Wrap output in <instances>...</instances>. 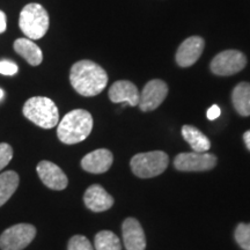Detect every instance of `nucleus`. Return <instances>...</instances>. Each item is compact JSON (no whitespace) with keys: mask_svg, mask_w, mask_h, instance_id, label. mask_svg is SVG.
Instances as JSON below:
<instances>
[{"mask_svg":"<svg viewBox=\"0 0 250 250\" xmlns=\"http://www.w3.org/2000/svg\"><path fill=\"white\" fill-rule=\"evenodd\" d=\"M169 164L167 153L153 151L139 153L131 159V170L140 179H151L164 173Z\"/></svg>","mask_w":250,"mask_h":250,"instance_id":"nucleus-5","label":"nucleus"},{"mask_svg":"<svg viewBox=\"0 0 250 250\" xmlns=\"http://www.w3.org/2000/svg\"><path fill=\"white\" fill-rule=\"evenodd\" d=\"M95 250H122L121 240L110 230H101L95 235Z\"/></svg>","mask_w":250,"mask_h":250,"instance_id":"nucleus-20","label":"nucleus"},{"mask_svg":"<svg viewBox=\"0 0 250 250\" xmlns=\"http://www.w3.org/2000/svg\"><path fill=\"white\" fill-rule=\"evenodd\" d=\"M70 81L77 93L90 98L99 95L108 83V74L100 65L92 61H80L70 71Z\"/></svg>","mask_w":250,"mask_h":250,"instance_id":"nucleus-1","label":"nucleus"},{"mask_svg":"<svg viewBox=\"0 0 250 250\" xmlns=\"http://www.w3.org/2000/svg\"><path fill=\"white\" fill-rule=\"evenodd\" d=\"M19 183H20V177L15 171L8 170L0 174V206L4 205L13 196V193L17 191Z\"/></svg>","mask_w":250,"mask_h":250,"instance_id":"nucleus-19","label":"nucleus"},{"mask_svg":"<svg viewBox=\"0 0 250 250\" xmlns=\"http://www.w3.org/2000/svg\"><path fill=\"white\" fill-rule=\"evenodd\" d=\"M235 240L243 250H250V224H239L235 229Z\"/></svg>","mask_w":250,"mask_h":250,"instance_id":"nucleus-21","label":"nucleus"},{"mask_svg":"<svg viewBox=\"0 0 250 250\" xmlns=\"http://www.w3.org/2000/svg\"><path fill=\"white\" fill-rule=\"evenodd\" d=\"M7 28V19L6 14L2 11H0V34H2Z\"/></svg>","mask_w":250,"mask_h":250,"instance_id":"nucleus-26","label":"nucleus"},{"mask_svg":"<svg viewBox=\"0 0 250 250\" xmlns=\"http://www.w3.org/2000/svg\"><path fill=\"white\" fill-rule=\"evenodd\" d=\"M243 140H245L247 148L250 151V130H248L247 132H245V134H243Z\"/></svg>","mask_w":250,"mask_h":250,"instance_id":"nucleus-27","label":"nucleus"},{"mask_svg":"<svg viewBox=\"0 0 250 250\" xmlns=\"http://www.w3.org/2000/svg\"><path fill=\"white\" fill-rule=\"evenodd\" d=\"M2 98H4V90L0 88V100H1Z\"/></svg>","mask_w":250,"mask_h":250,"instance_id":"nucleus-28","label":"nucleus"},{"mask_svg":"<svg viewBox=\"0 0 250 250\" xmlns=\"http://www.w3.org/2000/svg\"><path fill=\"white\" fill-rule=\"evenodd\" d=\"M67 250H94L92 243L86 236L74 235L68 241Z\"/></svg>","mask_w":250,"mask_h":250,"instance_id":"nucleus-22","label":"nucleus"},{"mask_svg":"<svg viewBox=\"0 0 250 250\" xmlns=\"http://www.w3.org/2000/svg\"><path fill=\"white\" fill-rule=\"evenodd\" d=\"M109 99L114 103H126L131 107L139 104L140 93L137 86L131 81L118 80L109 89Z\"/></svg>","mask_w":250,"mask_h":250,"instance_id":"nucleus-13","label":"nucleus"},{"mask_svg":"<svg viewBox=\"0 0 250 250\" xmlns=\"http://www.w3.org/2000/svg\"><path fill=\"white\" fill-rule=\"evenodd\" d=\"M123 242L126 250H145L146 237L142 225L134 218L125 219L122 225Z\"/></svg>","mask_w":250,"mask_h":250,"instance_id":"nucleus-12","label":"nucleus"},{"mask_svg":"<svg viewBox=\"0 0 250 250\" xmlns=\"http://www.w3.org/2000/svg\"><path fill=\"white\" fill-rule=\"evenodd\" d=\"M36 228L30 224H18L0 235L1 250H23L35 239Z\"/></svg>","mask_w":250,"mask_h":250,"instance_id":"nucleus-6","label":"nucleus"},{"mask_svg":"<svg viewBox=\"0 0 250 250\" xmlns=\"http://www.w3.org/2000/svg\"><path fill=\"white\" fill-rule=\"evenodd\" d=\"M182 136L184 140L191 146L193 152L205 153L211 148L210 139L192 125H184L182 127Z\"/></svg>","mask_w":250,"mask_h":250,"instance_id":"nucleus-17","label":"nucleus"},{"mask_svg":"<svg viewBox=\"0 0 250 250\" xmlns=\"http://www.w3.org/2000/svg\"><path fill=\"white\" fill-rule=\"evenodd\" d=\"M168 95V86L165 81L154 79L148 81L140 94L139 108L142 111H153L160 107Z\"/></svg>","mask_w":250,"mask_h":250,"instance_id":"nucleus-9","label":"nucleus"},{"mask_svg":"<svg viewBox=\"0 0 250 250\" xmlns=\"http://www.w3.org/2000/svg\"><path fill=\"white\" fill-rule=\"evenodd\" d=\"M247 65V58L241 51L225 50L218 54L211 62V71L215 76L228 77L239 73Z\"/></svg>","mask_w":250,"mask_h":250,"instance_id":"nucleus-7","label":"nucleus"},{"mask_svg":"<svg viewBox=\"0 0 250 250\" xmlns=\"http://www.w3.org/2000/svg\"><path fill=\"white\" fill-rule=\"evenodd\" d=\"M217 165V158L210 153H181L176 155L174 166L181 171H205L213 169Z\"/></svg>","mask_w":250,"mask_h":250,"instance_id":"nucleus-8","label":"nucleus"},{"mask_svg":"<svg viewBox=\"0 0 250 250\" xmlns=\"http://www.w3.org/2000/svg\"><path fill=\"white\" fill-rule=\"evenodd\" d=\"M114 162V155L109 149L100 148L88 153L81 160L83 170L92 174H103L109 170Z\"/></svg>","mask_w":250,"mask_h":250,"instance_id":"nucleus-14","label":"nucleus"},{"mask_svg":"<svg viewBox=\"0 0 250 250\" xmlns=\"http://www.w3.org/2000/svg\"><path fill=\"white\" fill-rule=\"evenodd\" d=\"M13 158V148L6 143H0V170H2Z\"/></svg>","mask_w":250,"mask_h":250,"instance_id":"nucleus-23","label":"nucleus"},{"mask_svg":"<svg viewBox=\"0 0 250 250\" xmlns=\"http://www.w3.org/2000/svg\"><path fill=\"white\" fill-rule=\"evenodd\" d=\"M41 181L52 190H64L67 187L68 180L61 168L52 162L43 160L36 167Z\"/></svg>","mask_w":250,"mask_h":250,"instance_id":"nucleus-11","label":"nucleus"},{"mask_svg":"<svg viewBox=\"0 0 250 250\" xmlns=\"http://www.w3.org/2000/svg\"><path fill=\"white\" fill-rule=\"evenodd\" d=\"M205 41L199 36L187 39L176 51V62L181 67L192 66L204 51Z\"/></svg>","mask_w":250,"mask_h":250,"instance_id":"nucleus-10","label":"nucleus"},{"mask_svg":"<svg viewBox=\"0 0 250 250\" xmlns=\"http://www.w3.org/2000/svg\"><path fill=\"white\" fill-rule=\"evenodd\" d=\"M93 130V117L87 110L76 109L67 112L58 123L57 136L66 145L83 142Z\"/></svg>","mask_w":250,"mask_h":250,"instance_id":"nucleus-2","label":"nucleus"},{"mask_svg":"<svg viewBox=\"0 0 250 250\" xmlns=\"http://www.w3.org/2000/svg\"><path fill=\"white\" fill-rule=\"evenodd\" d=\"M49 23L46 9L36 2L24 6L19 18V27L29 40L42 39L49 29Z\"/></svg>","mask_w":250,"mask_h":250,"instance_id":"nucleus-4","label":"nucleus"},{"mask_svg":"<svg viewBox=\"0 0 250 250\" xmlns=\"http://www.w3.org/2000/svg\"><path fill=\"white\" fill-rule=\"evenodd\" d=\"M22 112L24 117L42 129H52L59 122L57 105L49 98L34 96L24 103Z\"/></svg>","mask_w":250,"mask_h":250,"instance_id":"nucleus-3","label":"nucleus"},{"mask_svg":"<svg viewBox=\"0 0 250 250\" xmlns=\"http://www.w3.org/2000/svg\"><path fill=\"white\" fill-rule=\"evenodd\" d=\"M14 50L31 66H39L43 61L42 50L29 39H18L14 42Z\"/></svg>","mask_w":250,"mask_h":250,"instance_id":"nucleus-16","label":"nucleus"},{"mask_svg":"<svg viewBox=\"0 0 250 250\" xmlns=\"http://www.w3.org/2000/svg\"><path fill=\"white\" fill-rule=\"evenodd\" d=\"M83 202L90 211L96 213L107 211L114 205V198L99 184H93L86 190Z\"/></svg>","mask_w":250,"mask_h":250,"instance_id":"nucleus-15","label":"nucleus"},{"mask_svg":"<svg viewBox=\"0 0 250 250\" xmlns=\"http://www.w3.org/2000/svg\"><path fill=\"white\" fill-rule=\"evenodd\" d=\"M232 102L235 110L241 116H250V83H240L232 92Z\"/></svg>","mask_w":250,"mask_h":250,"instance_id":"nucleus-18","label":"nucleus"},{"mask_svg":"<svg viewBox=\"0 0 250 250\" xmlns=\"http://www.w3.org/2000/svg\"><path fill=\"white\" fill-rule=\"evenodd\" d=\"M19 71L18 65L14 62L8 61V59H2L0 61V74L2 76H14Z\"/></svg>","mask_w":250,"mask_h":250,"instance_id":"nucleus-24","label":"nucleus"},{"mask_svg":"<svg viewBox=\"0 0 250 250\" xmlns=\"http://www.w3.org/2000/svg\"><path fill=\"white\" fill-rule=\"evenodd\" d=\"M220 115H221V110L217 104L212 105V107L208 110V112H206V116H208V118L210 121L217 120V118L220 116Z\"/></svg>","mask_w":250,"mask_h":250,"instance_id":"nucleus-25","label":"nucleus"}]
</instances>
